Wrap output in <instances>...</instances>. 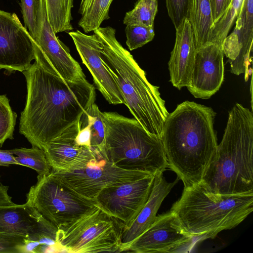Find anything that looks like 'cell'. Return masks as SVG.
<instances>
[{
	"mask_svg": "<svg viewBox=\"0 0 253 253\" xmlns=\"http://www.w3.org/2000/svg\"><path fill=\"white\" fill-rule=\"evenodd\" d=\"M22 73L27 97L19 132L32 146L43 150L95 103V87L86 79L65 80L36 61Z\"/></svg>",
	"mask_w": 253,
	"mask_h": 253,
	"instance_id": "obj_1",
	"label": "cell"
},
{
	"mask_svg": "<svg viewBox=\"0 0 253 253\" xmlns=\"http://www.w3.org/2000/svg\"><path fill=\"white\" fill-rule=\"evenodd\" d=\"M215 116L211 107L185 101L165 121L161 139L168 168L182 180L184 188L201 182L215 154Z\"/></svg>",
	"mask_w": 253,
	"mask_h": 253,
	"instance_id": "obj_2",
	"label": "cell"
},
{
	"mask_svg": "<svg viewBox=\"0 0 253 253\" xmlns=\"http://www.w3.org/2000/svg\"><path fill=\"white\" fill-rule=\"evenodd\" d=\"M253 114L236 103L222 139L200 184L220 195L253 193Z\"/></svg>",
	"mask_w": 253,
	"mask_h": 253,
	"instance_id": "obj_3",
	"label": "cell"
},
{
	"mask_svg": "<svg viewBox=\"0 0 253 253\" xmlns=\"http://www.w3.org/2000/svg\"><path fill=\"white\" fill-rule=\"evenodd\" d=\"M101 45V57L112 74L131 114L149 133L161 138L169 115L159 87L151 84L145 72L116 38V30L108 26L93 31Z\"/></svg>",
	"mask_w": 253,
	"mask_h": 253,
	"instance_id": "obj_4",
	"label": "cell"
},
{
	"mask_svg": "<svg viewBox=\"0 0 253 253\" xmlns=\"http://www.w3.org/2000/svg\"><path fill=\"white\" fill-rule=\"evenodd\" d=\"M183 230L196 241L213 239L233 228L253 211V193L220 195L199 183L184 188L170 210Z\"/></svg>",
	"mask_w": 253,
	"mask_h": 253,
	"instance_id": "obj_5",
	"label": "cell"
},
{
	"mask_svg": "<svg viewBox=\"0 0 253 253\" xmlns=\"http://www.w3.org/2000/svg\"><path fill=\"white\" fill-rule=\"evenodd\" d=\"M107 159L126 170L153 175L163 173L168 163L161 138L149 133L135 119L102 112Z\"/></svg>",
	"mask_w": 253,
	"mask_h": 253,
	"instance_id": "obj_6",
	"label": "cell"
},
{
	"mask_svg": "<svg viewBox=\"0 0 253 253\" xmlns=\"http://www.w3.org/2000/svg\"><path fill=\"white\" fill-rule=\"evenodd\" d=\"M124 223L99 208L58 228L59 253H120Z\"/></svg>",
	"mask_w": 253,
	"mask_h": 253,
	"instance_id": "obj_7",
	"label": "cell"
},
{
	"mask_svg": "<svg viewBox=\"0 0 253 253\" xmlns=\"http://www.w3.org/2000/svg\"><path fill=\"white\" fill-rule=\"evenodd\" d=\"M26 195V203L57 228L89 214L98 207L62 183L51 173L37 177Z\"/></svg>",
	"mask_w": 253,
	"mask_h": 253,
	"instance_id": "obj_8",
	"label": "cell"
},
{
	"mask_svg": "<svg viewBox=\"0 0 253 253\" xmlns=\"http://www.w3.org/2000/svg\"><path fill=\"white\" fill-rule=\"evenodd\" d=\"M33 40L35 60L44 69L65 80L76 82L86 79L81 66L50 25L45 0H38L37 31Z\"/></svg>",
	"mask_w": 253,
	"mask_h": 253,
	"instance_id": "obj_9",
	"label": "cell"
},
{
	"mask_svg": "<svg viewBox=\"0 0 253 253\" xmlns=\"http://www.w3.org/2000/svg\"><path fill=\"white\" fill-rule=\"evenodd\" d=\"M50 173L81 195L93 200L106 187L136 180L151 174L120 168L108 159L100 156L90 161L83 169L68 172L51 169Z\"/></svg>",
	"mask_w": 253,
	"mask_h": 253,
	"instance_id": "obj_10",
	"label": "cell"
},
{
	"mask_svg": "<svg viewBox=\"0 0 253 253\" xmlns=\"http://www.w3.org/2000/svg\"><path fill=\"white\" fill-rule=\"evenodd\" d=\"M155 175L106 187L94 200L98 208L129 227L146 204L151 192Z\"/></svg>",
	"mask_w": 253,
	"mask_h": 253,
	"instance_id": "obj_11",
	"label": "cell"
},
{
	"mask_svg": "<svg viewBox=\"0 0 253 253\" xmlns=\"http://www.w3.org/2000/svg\"><path fill=\"white\" fill-rule=\"evenodd\" d=\"M195 240L182 229L170 211L156 216L153 224L143 233L121 250L135 253H177L186 250Z\"/></svg>",
	"mask_w": 253,
	"mask_h": 253,
	"instance_id": "obj_12",
	"label": "cell"
},
{
	"mask_svg": "<svg viewBox=\"0 0 253 253\" xmlns=\"http://www.w3.org/2000/svg\"><path fill=\"white\" fill-rule=\"evenodd\" d=\"M35 59L33 40L17 15L0 9V70L23 72Z\"/></svg>",
	"mask_w": 253,
	"mask_h": 253,
	"instance_id": "obj_13",
	"label": "cell"
},
{
	"mask_svg": "<svg viewBox=\"0 0 253 253\" xmlns=\"http://www.w3.org/2000/svg\"><path fill=\"white\" fill-rule=\"evenodd\" d=\"M222 46L208 42L197 48L189 91L196 98L207 99L220 88L224 80Z\"/></svg>",
	"mask_w": 253,
	"mask_h": 253,
	"instance_id": "obj_14",
	"label": "cell"
},
{
	"mask_svg": "<svg viewBox=\"0 0 253 253\" xmlns=\"http://www.w3.org/2000/svg\"><path fill=\"white\" fill-rule=\"evenodd\" d=\"M82 60L91 74L97 89L110 104H124L119 88L101 57V45L94 34L87 35L79 30L69 32Z\"/></svg>",
	"mask_w": 253,
	"mask_h": 253,
	"instance_id": "obj_15",
	"label": "cell"
},
{
	"mask_svg": "<svg viewBox=\"0 0 253 253\" xmlns=\"http://www.w3.org/2000/svg\"><path fill=\"white\" fill-rule=\"evenodd\" d=\"M81 117L43 148L51 169L64 172L80 169L98 156L90 148L76 142L82 126Z\"/></svg>",
	"mask_w": 253,
	"mask_h": 253,
	"instance_id": "obj_16",
	"label": "cell"
},
{
	"mask_svg": "<svg viewBox=\"0 0 253 253\" xmlns=\"http://www.w3.org/2000/svg\"><path fill=\"white\" fill-rule=\"evenodd\" d=\"M174 47L168 63L170 81L180 89L189 84L196 51L195 41L191 25L185 18L175 29Z\"/></svg>",
	"mask_w": 253,
	"mask_h": 253,
	"instance_id": "obj_17",
	"label": "cell"
},
{
	"mask_svg": "<svg viewBox=\"0 0 253 253\" xmlns=\"http://www.w3.org/2000/svg\"><path fill=\"white\" fill-rule=\"evenodd\" d=\"M163 173L155 175L149 197L138 214L127 228L123 229L121 250L146 230L154 222L161 204L179 180L168 182Z\"/></svg>",
	"mask_w": 253,
	"mask_h": 253,
	"instance_id": "obj_18",
	"label": "cell"
},
{
	"mask_svg": "<svg viewBox=\"0 0 253 253\" xmlns=\"http://www.w3.org/2000/svg\"><path fill=\"white\" fill-rule=\"evenodd\" d=\"M44 219L26 203L0 206V233L19 235L33 240Z\"/></svg>",
	"mask_w": 253,
	"mask_h": 253,
	"instance_id": "obj_19",
	"label": "cell"
},
{
	"mask_svg": "<svg viewBox=\"0 0 253 253\" xmlns=\"http://www.w3.org/2000/svg\"><path fill=\"white\" fill-rule=\"evenodd\" d=\"M187 18L193 31L196 49L209 42L213 24L210 0H189Z\"/></svg>",
	"mask_w": 253,
	"mask_h": 253,
	"instance_id": "obj_20",
	"label": "cell"
},
{
	"mask_svg": "<svg viewBox=\"0 0 253 253\" xmlns=\"http://www.w3.org/2000/svg\"><path fill=\"white\" fill-rule=\"evenodd\" d=\"M113 0H81L79 13L81 14L78 25L88 33L100 27L109 19V9Z\"/></svg>",
	"mask_w": 253,
	"mask_h": 253,
	"instance_id": "obj_21",
	"label": "cell"
},
{
	"mask_svg": "<svg viewBox=\"0 0 253 253\" xmlns=\"http://www.w3.org/2000/svg\"><path fill=\"white\" fill-rule=\"evenodd\" d=\"M82 117L89 126L91 149L96 155L107 159L105 150V126L102 112L94 103Z\"/></svg>",
	"mask_w": 253,
	"mask_h": 253,
	"instance_id": "obj_22",
	"label": "cell"
},
{
	"mask_svg": "<svg viewBox=\"0 0 253 253\" xmlns=\"http://www.w3.org/2000/svg\"><path fill=\"white\" fill-rule=\"evenodd\" d=\"M48 21L55 34L73 29L71 9L73 0H45Z\"/></svg>",
	"mask_w": 253,
	"mask_h": 253,
	"instance_id": "obj_23",
	"label": "cell"
},
{
	"mask_svg": "<svg viewBox=\"0 0 253 253\" xmlns=\"http://www.w3.org/2000/svg\"><path fill=\"white\" fill-rule=\"evenodd\" d=\"M15 155L18 165L26 166L36 170L39 176L47 175L51 171L43 150L32 146L31 148H20L9 150Z\"/></svg>",
	"mask_w": 253,
	"mask_h": 253,
	"instance_id": "obj_24",
	"label": "cell"
},
{
	"mask_svg": "<svg viewBox=\"0 0 253 253\" xmlns=\"http://www.w3.org/2000/svg\"><path fill=\"white\" fill-rule=\"evenodd\" d=\"M244 0H232L229 7L214 23L211 29L209 42L218 44L222 46V43L228 36L233 22L238 16Z\"/></svg>",
	"mask_w": 253,
	"mask_h": 253,
	"instance_id": "obj_25",
	"label": "cell"
},
{
	"mask_svg": "<svg viewBox=\"0 0 253 253\" xmlns=\"http://www.w3.org/2000/svg\"><path fill=\"white\" fill-rule=\"evenodd\" d=\"M158 11L157 0H138L131 10L126 12L123 22L125 25L137 24L154 27Z\"/></svg>",
	"mask_w": 253,
	"mask_h": 253,
	"instance_id": "obj_26",
	"label": "cell"
},
{
	"mask_svg": "<svg viewBox=\"0 0 253 253\" xmlns=\"http://www.w3.org/2000/svg\"><path fill=\"white\" fill-rule=\"evenodd\" d=\"M17 114L12 110L5 95H0V146L8 139L13 138Z\"/></svg>",
	"mask_w": 253,
	"mask_h": 253,
	"instance_id": "obj_27",
	"label": "cell"
},
{
	"mask_svg": "<svg viewBox=\"0 0 253 253\" xmlns=\"http://www.w3.org/2000/svg\"><path fill=\"white\" fill-rule=\"evenodd\" d=\"M126 37V44L130 50L143 46L154 38V27L137 24L126 25L125 29Z\"/></svg>",
	"mask_w": 253,
	"mask_h": 253,
	"instance_id": "obj_28",
	"label": "cell"
},
{
	"mask_svg": "<svg viewBox=\"0 0 253 253\" xmlns=\"http://www.w3.org/2000/svg\"><path fill=\"white\" fill-rule=\"evenodd\" d=\"M19 5L24 20L25 28L34 39L37 31V16L38 0H21Z\"/></svg>",
	"mask_w": 253,
	"mask_h": 253,
	"instance_id": "obj_29",
	"label": "cell"
},
{
	"mask_svg": "<svg viewBox=\"0 0 253 253\" xmlns=\"http://www.w3.org/2000/svg\"><path fill=\"white\" fill-rule=\"evenodd\" d=\"M189 0H166L168 13L175 28L187 17Z\"/></svg>",
	"mask_w": 253,
	"mask_h": 253,
	"instance_id": "obj_30",
	"label": "cell"
},
{
	"mask_svg": "<svg viewBox=\"0 0 253 253\" xmlns=\"http://www.w3.org/2000/svg\"><path fill=\"white\" fill-rule=\"evenodd\" d=\"M24 240L19 235L0 233V253H23Z\"/></svg>",
	"mask_w": 253,
	"mask_h": 253,
	"instance_id": "obj_31",
	"label": "cell"
},
{
	"mask_svg": "<svg viewBox=\"0 0 253 253\" xmlns=\"http://www.w3.org/2000/svg\"><path fill=\"white\" fill-rule=\"evenodd\" d=\"M210 1L214 24L227 10L232 0H210Z\"/></svg>",
	"mask_w": 253,
	"mask_h": 253,
	"instance_id": "obj_32",
	"label": "cell"
},
{
	"mask_svg": "<svg viewBox=\"0 0 253 253\" xmlns=\"http://www.w3.org/2000/svg\"><path fill=\"white\" fill-rule=\"evenodd\" d=\"M81 120L82 126L80 130L76 137V142L79 146H84L91 149L90 131L89 125L82 116Z\"/></svg>",
	"mask_w": 253,
	"mask_h": 253,
	"instance_id": "obj_33",
	"label": "cell"
},
{
	"mask_svg": "<svg viewBox=\"0 0 253 253\" xmlns=\"http://www.w3.org/2000/svg\"><path fill=\"white\" fill-rule=\"evenodd\" d=\"M10 165H18L15 156L11 154L9 150L0 149V166H8Z\"/></svg>",
	"mask_w": 253,
	"mask_h": 253,
	"instance_id": "obj_34",
	"label": "cell"
},
{
	"mask_svg": "<svg viewBox=\"0 0 253 253\" xmlns=\"http://www.w3.org/2000/svg\"><path fill=\"white\" fill-rule=\"evenodd\" d=\"M8 187L0 184V206L13 205L11 197L8 194Z\"/></svg>",
	"mask_w": 253,
	"mask_h": 253,
	"instance_id": "obj_35",
	"label": "cell"
}]
</instances>
